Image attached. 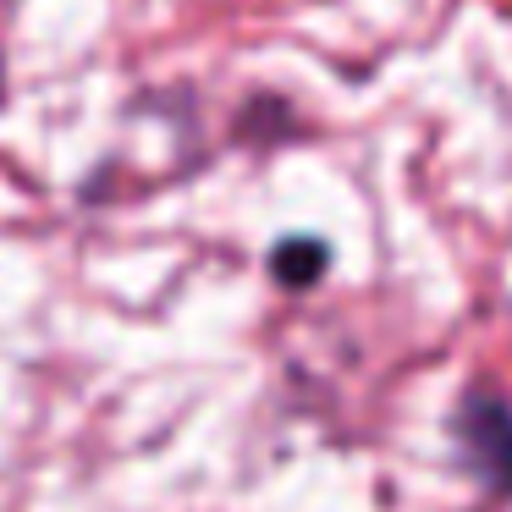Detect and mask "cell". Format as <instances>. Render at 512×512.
Wrapping results in <instances>:
<instances>
[{"label": "cell", "mask_w": 512, "mask_h": 512, "mask_svg": "<svg viewBox=\"0 0 512 512\" xmlns=\"http://www.w3.org/2000/svg\"><path fill=\"white\" fill-rule=\"evenodd\" d=\"M463 474L490 501H512V397L496 386H463L446 413Z\"/></svg>", "instance_id": "obj_1"}, {"label": "cell", "mask_w": 512, "mask_h": 512, "mask_svg": "<svg viewBox=\"0 0 512 512\" xmlns=\"http://www.w3.org/2000/svg\"><path fill=\"white\" fill-rule=\"evenodd\" d=\"M265 270H270V281H276V287L309 292V287H320L325 270H331V243H325V237H309V232L281 237V243H270Z\"/></svg>", "instance_id": "obj_2"}, {"label": "cell", "mask_w": 512, "mask_h": 512, "mask_svg": "<svg viewBox=\"0 0 512 512\" xmlns=\"http://www.w3.org/2000/svg\"><path fill=\"white\" fill-rule=\"evenodd\" d=\"M0 78H6V72H0Z\"/></svg>", "instance_id": "obj_3"}]
</instances>
